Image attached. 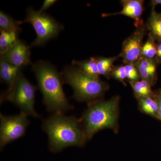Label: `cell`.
Wrapping results in <instances>:
<instances>
[{
  "label": "cell",
  "instance_id": "obj_9",
  "mask_svg": "<svg viewBox=\"0 0 161 161\" xmlns=\"http://www.w3.org/2000/svg\"><path fill=\"white\" fill-rule=\"evenodd\" d=\"M31 48V46L19 40L9 49L1 53L0 59L23 69V68L32 64Z\"/></svg>",
  "mask_w": 161,
  "mask_h": 161
},
{
  "label": "cell",
  "instance_id": "obj_24",
  "mask_svg": "<svg viewBox=\"0 0 161 161\" xmlns=\"http://www.w3.org/2000/svg\"><path fill=\"white\" fill-rule=\"evenodd\" d=\"M153 98H155L158 105V119H160V120H161V98L160 97H159L158 95H157L155 93Z\"/></svg>",
  "mask_w": 161,
  "mask_h": 161
},
{
  "label": "cell",
  "instance_id": "obj_1",
  "mask_svg": "<svg viewBox=\"0 0 161 161\" xmlns=\"http://www.w3.org/2000/svg\"><path fill=\"white\" fill-rule=\"evenodd\" d=\"M38 87L43 95L47 109L53 113H63L71 110L63 90L64 82L60 73L54 65L46 60H40L32 64Z\"/></svg>",
  "mask_w": 161,
  "mask_h": 161
},
{
  "label": "cell",
  "instance_id": "obj_8",
  "mask_svg": "<svg viewBox=\"0 0 161 161\" xmlns=\"http://www.w3.org/2000/svg\"><path fill=\"white\" fill-rule=\"evenodd\" d=\"M148 31L146 24L136 27L134 32L124 40L119 54L125 64H134L142 58L143 40Z\"/></svg>",
  "mask_w": 161,
  "mask_h": 161
},
{
  "label": "cell",
  "instance_id": "obj_23",
  "mask_svg": "<svg viewBox=\"0 0 161 161\" xmlns=\"http://www.w3.org/2000/svg\"><path fill=\"white\" fill-rule=\"evenodd\" d=\"M57 2L58 1H56V0H45L43 2L41 8L38 10V11L40 12V13H45V11L47 9L50 8Z\"/></svg>",
  "mask_w": 161,
  "mask_h": 161
},
{
  "label": "cell",
  "instance_id": "obj_18",
  "mask_svg": "<svg viewBox=\"0 0 161 161\" xmlns=\"http://www.w3.org/2000/svg\"><path fill=\"white\" fill-rule=\"evenodd\" d=\"M133 90L136 97H147L153 98L155 93L151 90L150 84L144 80L129 81Z\"/></svg>",
  "mask_w": 161,
  "mask_h": 161
},
{
  "label": "cell",
  "instance_id": "obj_14",
  "mask_svg": "<svg viewBox=\"0 0 161 161\" xmlns=\"http://www.w3.org/2000/svg\"><path fill=\"white\" fill-rule=\"evenodd\" d=\"M147 30L150 31L156 41L161 43V17L152 7L151 13L146 23Z\"/></svg>",
  "mask_w": 161,
  "mask_h": 161
},
{
  "label": "cell",
  "instance_id": "obj_22",
  "mask_svg": "<svg viewBox=\"0 0 161 161\" xmlns=\"http://www.w3.org/2000/svg\"><path fill=\"white\" fill-rule=\"evenodd\" d=\"M126 78L129 81H136L141 79L137 69L133 64H125Z\"/></svg>",
  "mask_w": 161,
  "mask_h": 161
},
{
  "label": "cell",
  "instance_id": "obj_12",
  "mask_svg": "<svg viewBox=\"0 0 161 161\" xmlns=\"http://www.w3.org/2000/svg\"><path fill=\"white\" fill-rule=\"evenodd\" d=\"M23 69L0 59V78L8 86L11 85L20 71Z\"/></svg>",
  "mask_w": 161,
  "mask_h": 161
},
{
  "label": "cell",
  "instance_id": "obj_20",
  "mask_svg": "<svg viewBox=\"0 0 161 161\" xmlns=\"http://www.w3.org/2000/svg\"><path fill=\"white\" fill-rule=\"evenodd\" d=\"M157 53V44L155 40L150 33L146 43H144L142 49V57L153 59Z\"/></svg>",
  "mask_w": 161,
  "mask_h": 161
},
{
  "label": "cell",
  "instance_id": "obj_2",
  "mask_svg": "<svg viewBox=\"0 0 161 161\" xmlns=\"http://www.w3.org/2000/svg\"><path fill=\"white\" fill-rule=\"evenodd\" d=\"M42 129L48 139L50 151L61 152L72 147H81L86 142L80 120L63 113H53L42 123Z\"/></svg>",
  "mask_w": 161,
  "mask_h": 161
},
{
  "label": "cell",
  "instance_id": "obj_19",
  "mask_svg": "<svg viewBox=\"0 0 161 161\" xmlns=\"http://www.w3.org/2000/svg\"><path fill=\"white\" fill-rule=\"evenodd\" d=\"M0 53H3L9 49L19 40V35L0 30Z\"/></svg>",
  "mask_w": 161,
  "mask_h": 161
},
{
  "label": "cell",
  "instance_id": "obj_16",
  "mask_svg": "<svg viewBox=\"0 0 161 161\" xmlns=\"http://www.w3.org/2000/svg\"><path fill=\"white\" fill-rule=\"evenodd\" d=\"M119 58H120L119 55L109 58L96 57L99 75L109 78L111 77V72L114 67V62Z\"/></svg>",
  "mask_w": 161,
  "mask_h": 161
},
{
  "label": "cell",
  "instance_id": "obj_3",
  "mask_svg": "<svg viewBox=\"0 0 161 161\" xmlns=\"http://www.w3.org/2000/svg\"><path fill=\"white\" fill-rule=\"evenodd\" d=\"M119 100V97L115 96L109 100L99 99L88 104L80 120L86 141L101 130L116 129Z\"/></svg>",
  "mask_w": 161,
  "mask_h": 161
},
{
  "label": "cell",
  "instance_id": "obj_13",
  "mask_svg": "<svg viewBox=\"0 0 161 161\" xmlns=\"http://www.w3.org/2000/svg\"><path fill=\"white\" fill-rule=\"evenodd\" d=\"M72 64L92 78H99L100 75L98 73L96 57H91L83 60H73Z\"/></svg>",
  "mask_w": 161,
  "mask_h": 161
},
{
  "label": "cell",
  "instance_id": "obj_11",
  "mask_svg": "<svg viewBox=\"0 0 161 161\" xmlns=\"http://www.w3.org/2000/svg\"><path fill=\"white\" fill-rule=\"evenodd\" d=\"M141 79L146 80L151 86L155 85L157 80V66L155 58L149 59L142 57L134 64Z\"/></svg>",
  "mask_w": 161,
  "mask_h": 161
},
{
  "label": "cell",
  "instance_id": "obj_25",
  "mask_svg": "<svg viewBox=\"0 0 161 161\" xmlns=\"http://www.w3.org/2000/svg\"><path fill=\"white\" fill-rule=\"evenodd\" d=\"M150 4L152 7H155L157 5H161V0H152L150 1Z\"/></svg>",
  "mask_w": 161,
  "mask_h": 161
},
{
  "label": "cell",
  "instance_id": "obj_6",
  "mask_svg": "<svg viewBox=\"0 0 161 161\" xmlns=\"http://www.w3.org/2000/svg\"><path fill=\"white\" fill-rule=\"evenodd\" d=\"M19 23L20 25L30 23L36 31V37L30 45L31 47L44 45L47 41L57 37L64 29L63 25L51 16L40 13L31 7L27 8L26 18L19 21Z\"/></svg>",
  "mask_w": 161,
  "mask_h": 161
},
{
  "label": "cell",
  "instance_id": "obj_17",
  "mask_svg": "<svg viewBox=\"0 0 161 161\" xmlns=\"http://www.w3.org/2000/svg\"><path fill=\"white\" fill-rule=\"evenodd\" d=\"M140 108L144 113L158 119V105L155 98L151 97H136Z\"/></svg>",
  "mask_w": 161,
  "mask_h": 161
},
{
  "label": "cell",
  "instance_id": "obj_27",
  "mask_svg": "<svg viewBox=\"0 0 161 161\" xmlns=\"http://www.w3.org/2000/svg\"><path fill=\"white\" fill-rule=\"evenodd\" d=\"M157 95H158L159 97H160L161 98V89L158 90L157 92H154Z\"/></svg>",
  "mask_w": 161,
  "mask_h": 161
},
{
  "label": "cell",
  "instance_id": "obj_5",
  "mask_svg": "<svg viewBox=\"0 0 161 161\" xmlns=\"http://www.w3.org/2000/svg\"><path fill=\"white\" fill-rule=\"evenodd\" d=\"M36 87L32 84L20 71L11 85L1 95V103L11 102L19 108L21 112L39 118L35 108Z\"/></svg>",
  "mask_w": 161,
  "mask_h": 161
},
{
  "label": "cell",
  "instance_id": "obj_7",
  "mask_svg": "<svg viewBox=\"0 0 161 161\" xmlns=\"http://www.w3.org/2000/svg\"><path fill=\"white\" fill-rule=\"evenodd\" d=\"M28 115L20 112L18 115L0 114V149L25 135L30 125Z\"/></svg>",
  "mask_w": 161,
  "mask_h": 161
},
{
  "label": "cell",
  "instance_id": "obj_21",
  "mask_svg": "<svg viewBox=\"0 0 161 161\" xmlns=\"http://www.w3.org/2000/svg\"><path fill=\"white\" fill-rule=\"evenodd\" d=\"M111 77L115 78L126 85L125 80L127 78L125 65L114 66L111 72Z\"/></svg>",
  "mask_w": 161,
  "mask_h": 161
},
{
  "label": "cell",
  "instance_id": "obj_10",
  "mask_svg": "<svg viewBox=\"0 0 161 161\" xmlns=\"http://www.w3.org/2000/svg\"><path fill=\"white\" fill-rule=\"evenodd\" d=\"M143 0H122L120 1L123 8L120 11L112 13H103V18L122 15L131 18L134 21L136 27L143 24L142 17L145 8Z\"/></svg>",
  "mask_w": 161,
  "mask_h": 161
},
{
  "label": "cell",
  "instance_id": "obj_26",
  "mask_svg": "<svg viewBox=\"0 0 161 161\" xmlns=\"http://www.w3.org/2000/svg\"><path fill=\"white\" fill-rule=\"evenodd\" d=\"M155 58L158 64L161 63V54L160 55L156 56Z\"/></svg>",
  "mask_w": 161,
  "mask_h": 161
},
{
  "label": "cell",
  "instance_id": "obj_4",
  "mask_svg": "<svg viewBox=\"0 0 161 161\" xmlns=\"http://www.w3.org/2000/svg\"><path fill=\"white\" fill-rule=\"evenodd\" d=\"M60 73L64 83L73 89L72 97L78 101L89 104L99 100L109 89L106 82L86 75L72 64L64 66Z\"/></svg>",
  "mask_w": 161,
  "mask_h": 161
},
{
  "label": "cell",
  "instance_id": "obj_15",
  "mask_svg": "<svg viewBox=\"0 0 161 161\" xmlns=\"http://www.w3.org/2000/svg\"><path fill=\"white\" fill-rule=\"evenodd\" d=\"M19 21L1 10L0 11V30L14 32L19 35L22 31Z\"/></svg>",
  "mask_w": 161,
  "mask_h": 161
},
{
  "label": "cell",
  "instance_id": "obj_28",
  "mask_svg": "<svg viewBox=\"0 0 161 161\" xmlns=\"http://www.w3.org/2000/svg\"><path fill=\"white\" fill-rule=\"evenodd\" d=\"M158 14H159V15H160V16L161 17V13H158Z\"/></svg>",
  "mask_w": 161,
  "mask_h": 161
}]
</instances>
